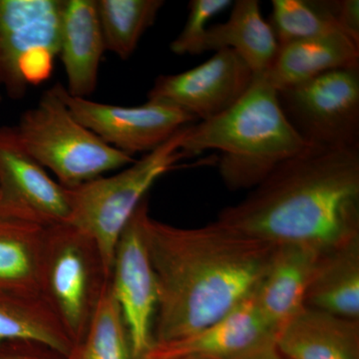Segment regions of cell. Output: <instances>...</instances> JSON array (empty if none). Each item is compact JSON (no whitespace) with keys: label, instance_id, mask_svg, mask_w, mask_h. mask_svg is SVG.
<instances>
[{"label":"cell","instance_id":"obj_12","mask_svg":"<svg viewBox=\"0 0 359 359\" xmlns=\"http://www.w3.org/2000/svg\"><path fill=\"white\" fill-rule=\"evenodd\" d=\"M255 78L249 65L235 51L221 49L191 69L160 75L147 98L173 104L196 119L205 121L235 105Z\"/></svg>","mask_w":359,"mask_h":359},{"label":"cell","instance_id":"obj_5","mask_svg":"<svg viewBox=\"0 0 359 359\" xmlns=\"http://www.w3.org/2000/svg\"><path fill=\"white\" fill-rule=\"evenodd\" d=\"M14 130L26 152L67 189L123 169L136 160L111 147L78 121L55 86L22 113Z\"/></svg>","mask_w":359,"mask_h":359},{"label":"cell","instance_id":"obj_29","mask_svg":"<svg viewBox=\"0 0 359 359\" xmlns=\"http://www.w3.org/2000/svg\"><path fill=\"white\" fill-rule=\"evenodd\" d=\"M142 359H212L204 358V356L200 355H192V354H188V355H174V356H152L146 355L145 358Z\"/></svg>","mask_w":359,"mask_h":359},{"label":"cell","instance_id":"obj_17","mask_svg":"<svg viewBox=\"0 0 359 359\" xmlns=\"http://www.w3.org/2000/svg\"><path fill=\"white\" fill-rule=\"evenodd\" d=\"M359 67V44L341 32L280 45L263 75L276 90L290 88L330 71Z\"/></svg>","mask_w":359,"mask_h":359},{"label":"cell","instance_id":"obj_8","mask_svg":"<svg viewBox=\"0 0 359 359\" xmlns=\"http://www.w3.org/2000/svg\"><path fill=\"white\" fill-rule=\"evenodd\" d=\"M278 94L283 113L309 146L359 147V67L330 71Z\"/></svg>","mask_w":359,"mask_h":359},{"label":"cell","instance_id":"obj_25","mask_svg":"<svg viewBox=\"0 0 359 359\" xmlns=\"http://www.w3.org/2000/svg\"><path fill=\"white\" fill-rule=\"evenodd\" d=\"M231 6V0H192L189 2L188 18L183 27L170 44V49L177 55H198L201 43L215 16Z\"/></svg>","mask_w":359,"mask_h":359},{"label":"cell","instance_id":"obj_26","mask_svg":"<svg viewBox=\"0 0 359 359\" xmlns=\"http://www.w3.org/2000/svg\"><path fill=\"white\" fill-rule=\"evenodd\" d=\"M0 359H67L50 347L33 341L0 344Z\"/></svg>","mask_w":359,"mask_h":359},{"label":"cell","instance_id":"obj_20","mask_svg":"<svg viewBox=\"0 0 359 359\" xmlns=\"http://www.w3.org/2000/svg\"><path fill=\"white\" fill-rule=\"evenodd\" d=\"M46 229L0 217V295L42 297Z\"/></svg>","mask_w":359,"mask_h":359},{"label":"cell","instance_id":"obj_28","mask_svg":"<svg viewBox=\"0 0 359 359\" xmlns=\"http://www.w3.org/2000/svg\"><path fill=\"white\" fill-rule=\"evenodd\" d=\"M242 359H290L278 351L276 341Z\"/></svg>","mask_w":359,"mask_h":359},{"label":"cell","instance_id":"obj_15","mask_svg":"<svg viewBox=\"0 0 359 359\" xmlns=\"http://www.w3.org/2000/svg\"><path fill=\"white\" fill-rule=\"evenodd\" d=\"M320 255L302 245H276L254 290L259 311L276 330L306 308V292Z\"/></svg>","mask_w":359,"mask_h":359},{"label":"cell","instance_id":"obj_6","mask_svg":"<svg viewBox=\"0 0 359 359\" xmlns=\"http://www.w3.org/2000/svg\"><path fill=\"white\" fill-rule=\"evenodd\" d=\"M110 280L93 238L66 223L45 231L42 297L76 346L83 339L104 287Z\"/></svg>","mask_w":359,"mask_h":359},{"label":"cell","instance_id":"obj_1","mask_svg":"<svg viewBox=\"0 0 359 359\" xmlns=\"http://www.w3.org/2000/svg\"><path fill=\"white\" fill-rule=\"evenodd\" d=\"M144 236L158 287L156 344L197 334L256 289L276 245L215 221L178 228L146 212Z\"/></svg>","mask_w":359,"mask_h":359},{"label":"cell","instance_id":"obj_13","mask_svg":"<svg viewBox=\"0 0 359 359\" xmlns=\"http://www.w3.org/2000/svg\"><path fill=\"white\" fill-rule=\"evenodd\" d=\"M276 332L259 311L252 292L223 318L197 334L156 344L147 355L192 354L212 359H242L275 342Z\"/></svg>","mask_w":359,"mask_h":359},{"label":"cell","instance_id":"obj_14","mask_svg":"<svg viewBox=\"0 0 359 359\" xmlns=\"http://www.w3.org/2000/svg\"><path fill=\"white\" fill-rule=\"evenodd\" d=\"M105 51L96 0H62L58 56L68 94L87 98L95 92Z\"/></svg>","mask_w":359,"mask_h":359},{"label":"cell","instance_id":"obj_4","mask_svg":"<svg viewBox=\"0 0 359 359\" xmlns=\"http://www.w3.org/2000/svg\"><path fill=\"white\" fill-rule=\"evenodd\" d=\"M189 126L121 172L66 188L70 208L68 224L93 238L109 278L118 241L137 208L161 177L186 159L181 147Z\"/></svg>","mask_w":359,"mask_h":359},{"label":"cell","instance_id":"obj_10","mask_svg":"<svg viewBox=\"0 0 359 359\" xmlns=\"http://www.w3.org/2000/svg\"><path fill=\"white\" fill-rule=\"evenodd\" d=\"M147 212L145 198L120 236L110 276L113 294L128 328L133 359L145 358L155 344L158 287L144 236L143 219Z\"/></svg>","mask_w":359,"mask_h":359},{"label":"cell","instance_id":"obj_21","mask_svg":"<svg viewBox=\"0 0 359 359\" xmlns=\"http://www.w3.org/2000/svg\"><path fill=\"white\" fill-rule=\"evenodd\" d=\"M33 341L69 358L74 346L42 297L0 295V344Z\"/></svg>","mask_w":359,"mask_h":359},{"label":"cell","instance_id":"obj_19","mask_svg":"<svg viewBox=\"0 0 359 359\" xmlns=\"http://www.w3.org/2000/svg\"><path fill=\"white\" fill-rule=\"evenodd\" d=\"M306 306L359 320V236L321 252L306 292Z\"/></svg>","mask_w":359,"mask_h":359},{"label":"cell","instance_id":"obj_23","mask_svg":"<svg viewBox=\"0 0 359 359\" xmlns=\"http://www.w3.org/2000/svg\"><path fill=\"white\" fill-rule=\"evenodd\" d=\"M67 359H133L128 328L110 280L104 287L86 334Z\"/></svg>","mask_w":359,"mask_h":359},{"label":"cell","instance_id":"obj_27","mask_svg":"<svg viewBox=\"0 0 359 359\" xmlns=\"http://www.w3.org/2000/svg\"><path fill=\"white\" fill-rule=\"evenodd\" d=\"M332 6L340 32L359 44L358 0H332Z\"/></svg>","mask_w":359,"mask_h":359},{"label":"cell","instance_id":"obj_7","mask_svg":"<svg viewBox=\"0 0 359 359\" xmlns=\"http://www.w3.org/2000/svg\"><path fill=\"white\" fill-rule=\"evenodd\" d=\"M62 0H0V86L13 100L47 81L58 57Z\"/></svg>","mask_w":359,"mask_h":359},{"label":"cell","instance_id":"obj_22","mask_svg":"<svg viewBox=\"0 0 359 359\" xmlns=\"http://www.w3.org/2000/svg\"><path fill=\"white\" fill-rule=\"evenodd\" d=\"M105 50L122 60L133 55L144 33L154 25L163 0H96Z\"/></svg>","mask_w":359,"mask_h":359},{"label":"cell","instance_id":"obj_2","mask_svg":"<svg viewBox=\"0 0 359 359\" xmlns=\"http://www.w3.org/2000/svg\"><path fill=\"white\" fill-rule=\"evenodd\" d=\"M219 223L275 245L325 252L359 236V147L309 146L282 163Z\"/></svg>","mask_w":359,"mask_h":359},{"label":"cell","instance_id":"obj_3","mask_svg":"<svg viewBox=\"0 0 359 359\" xmlns=\"http://www.w3.org/2000/svg\"><path fill=\"white\" fill-rule=\"evenodd\" d=\"M308 147L283 113L278 91L261 75L230 109L190 125L181 149L187 158L219 151L222 181L241 191L252 190Z\"/></svg>","mask_w":359,"mask_h":359},{"label":"cell","instance_id":"obj_30","mask_svg":"<svg viewBox=\"0 0 359 359\" xmlns=\"http://www.w3.org/2000/svg\"><path fill=\"white\" fill-rule=\"evenodd\" d=\"M1 101H2V97H1V95H0V102H1Z\"/></svg>","mask_w":359,"mask_h":359},{"label":"cell","instance_id":"obj_9","mask_svg":"<svg viewBox=\"0 0 359 359\" xmlns=\"http://www.w3.org/2000/svg\"><path fill=\"white\" fill-rule=\"evenodd\" d=\"M54 86L78 121L111 147L131 157L147 154L197 121L165 101L148 99L139 106L112 105L71 96L59 82Z\"/></svg>","mask_w":359,"mask_h":359},{"label":"cell","instance_id":"obj_11","mask_svg":"<svg viewBox=\"0 0 359 359\" xmlns=\"http://www.w3.org/2000/svg\"><path fill=\"white\" fill-rule=\"evenodd\" d=\"M69 216L66 188L26 152L14 127H0V217L50 228Z\"/></svg>","mask_w":359,"mask_h":359},{"label":"cell","instance_id":"obj_18","mask_svg":"<svg viewBox=\"0 0 359 359\" xmlns=\"http://www.w3.org/2000/svg\"><path fill=\"white\" fill-rule=\"evenodd\" d=\"M278 40L257 0H238L226 22L209 26L200 47L207 51L231 49L256 76L266 74L278 53Z\"/></svg>","mask_w":359,"mask_h":359},{"label":"cell","instance_id":"obj_16","mask_svg":"<svg viewBox=\"0 0 359 359\" xmlns=\"http://www.w3.org/2000/svg\"><path fill=\"white\" fill-rule=\"evenodd\" d=\"M276 346L290 359H359V320L306 306L278 330Z\"/></svg>","mask_w":359,"mask_h":359},{"label":"cell","instance_id":"obj_24","mask_svg":"<svg viewBox=\"0 0 359 359\" xmlns=\"http://www.w3.org/2000/svg\"><path fill=\"white\" fill-rule=\"evenodd\" d=\"M271 6L269 23L278 45L340 32L332 0H273Z\"/></svg>","mask_w":359,"mask_h":359}]
</instances>
